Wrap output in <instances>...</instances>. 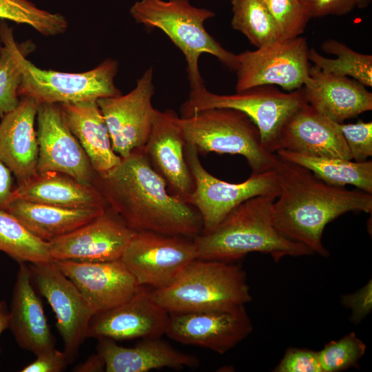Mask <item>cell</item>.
Masks as SVG:
<instances>
[{
    "label": "cell",
    "mask_w": 372,
    "mask_h": 372,
    "mask_svg": "<svg viewBox=\"0 0 372 372\" xmlns=\"http://www.w3.org/2000/svg\"><path fill=\"white\" fill-rule=\"evenodd\" d=\"M96 347L107 372H147L165 367L182 369L199 364L197 357L174 349L160 338H145L134 347H124L114 340L100 338Z\"/></svg>",
    "instance_id": "24"
},
{
    "label": "cell",
    "mask_w": 372,
    "mask_h": 372,
    "mask_svg": "<svg viewBox=\"0 0 372 372\" xmlns=\"http://www.w3.org/2000/svg\"><path fill=\"white\" fill-rule=\"evenodd\" d=\"M171 109L157 111L144 152L153 169L164 179L169 192L184 200L194 189L185 156V141Z\"/></svg>",
    "instance_id": "19"
},
{
    "label": "cell",
    "mask_w": 372,
    "mask_h": 372,
    "mask_svg": "<svg viewBox=\"0 0 372 372\" xmlns=\"http://www.w3.org/2000/svg\"><path fill=\"white\" fill-rule=\"evenodd\" d=\"M168 313L223 311L251 301L245 272L231 262L195 259L167 287L152 291Z\"/></svg>",
    "instance_id": "5"
},
{
    "label": "cell",
    "mask_w": 372,
    "mask_h": 372,
    "mask_svg": "<svg viewBox=\"0 0 372 372\" xmlns=\"http://www.w3.org/2000/svg\"><path fill=\"white\" fill-rule=\"evenodd\" d=\"M107 209L63 208L16 198L5 210L37 238L50 242L90 223Z\"/></svg>",
    "instance_id": "27"
},
{
    "label": "cell",
    "mask_w": 372,
    "mask_h": 372,
    "mask_svg": "<svg viewBox=\"0 0 372 372\" xmlns=\"http://www.w3.org/2000/svg\"><path fill=\"white\" fill-rule=\"evenodd\" d=\"M0 19L28 25L45 37L62 34L68 27L62 14L40 9L28 0H0Z\"/></svg>",
    "instance_id": "32"
},
{
    "label": "cell",
    "mask_w": 372,
    "mask_h": 372,
    "mask_svg": "<svg viewBox=\"0 0 372 372\" xmlns=\"http://www.w3.org/2000/svg\"><path fill=\"white\" fill-rule=\"evenodd\" d=\"M273 371L323 372L318 351L297 348H289Z\"/></svg>",
    "instance_id": "37"
},
{
    "label": "cell",
    "mask_w": 372,
    "mask_h": 372,
    "mask_svg": "<svg viewBox=\"0 0 372 372\" xmlns=\"http://www.w3.org/2000/svg\"><path fill=\"white\" fill-rule=\"evenodd\" d=\"M306 102L302 88L283 92L274 85H260L233 94H217L205 87L191 90L180 107V117L209 108L225 107L245 113L258 127L262 144L276 154L281 131L289 117Z\"/></svg>",
    "instance_id": "8"
},
{
    "label": "cell",
    "mask_w": 372,
    "mask_h": 372,
    "mask_svg": "<svg viewBox=\"0 0 372 372\" xmlns=\"http://www.w3.org/2000/svg\"><path fill=\"white\" fill-rule=\"evenodd\" d=\"M1 43H1V39H0V55H1V49H2V47H3V46L1 45Z\"/></svg>",
    "instance_id": "45"
},
{
    "label": "cell",
    "mask_w": 372,
    "mask_h": 372,
    "mask_svg": "<svg viewBox=\"0 0 372 372\" xmlns=\"http://www.w3.org/2000/svg\"><path fill=\"white\" fill-rule=\"evenodd\" d=\"M136 231L109 207L81 227L50 242L52 260H120Z\"/></svg>",
    "instance_id": "16"
},
{
    "label": "cell",
    "mask_w": 372,
    "mask_h": 372,
    "mask_svg": "<svg viewBox=\"0 0 372 372\" xmlns=\"http://www.w3.org/2000/svg\"><path fill=\"white\" fill-rule=\"evenodd\" d=\"M10 307L9 329L19 347L35 355L55 348L43 307L27 263H19Z\"/></svg>",
    "instance_id": "23"
},
{
    "label": "cell",
    "mask_w": 372,
    "mask_h": 372,
    "mask_svg": "<svg viewBox=\"0 0 372 372\" xmlns=\"http://www.w3.org/2000/svg\"><path fill=\"white\" fill-rule=\"evenodd\" d=\"M153 77L151 67L127 94L96 101L108 128L113 150L122 158L143 148L148 138L158 111L152 103L155 92Z\"/></svg>",
    "instance_id": "13"
},
{
    "label": "cell",
    "mask_w": 372,
    "mask_h": 372,
    "mask_svg": "<svg viewBox=\"0 0 372 372\" xmlns=\"http://www.w3.org/2000/svg\"><path fill=\"white\" fill-rule=\"evenodd\" d=\"M0 39L14 54L22 74L19 97L43 103H75L121 94L114 79L118 63L108 58L94 68L83 72L71 73L38 68L25 57L15 42L13 31L0 19Z\"/></svg>",
    "instance_id": "6"
},
{
    "label": "cell",
    "mask_w": 372,
    "mask_h": 372,
    "mask_svg": "<svg viewBox=\"0 0 372 372\" xmlns=\"http://www.w3.org/2000/svg\"><path fill=\"white\" fill-rule=\"evenodd\" d=\"M17 107L0 121V160L24 183L38 174L39 145L35 123L39 104L20 97Z\"/></svg>",
    "instance_id": "20"
},
{
    "label": "cell",
    "mask_w": 372,
    "mask_h": 372,
    "mask_svg": "<svg viewBox=\"0 0 372 372\" xmlns=\"http://www.w3.org/2000/svg\"><path fill=\"white\" fill-rule=\"evenodd\" d=\"M272 17L280 39L300 36L312 18L302 0H262Z\"/></svg>",
    "instance_id": "33"
},
{
    "label": "cell",
    "mask_w": 372,
    "mask_h": 372,
    "mask_svg": "<svg viewBox=\"0 0 372 372\" xmlns=\"http://www.w3.org/2000/svg\"><path fill=\"white\" fill-rule=\"evenodd\" d=\"M280 149L352 160L349 147L335 122L307 103L299 107L285 124L278 141Z\"/></svg>",
    "instance_id": "22"
},
{
    "label": "cell",
    "mask_w": 372,
    "mask_h": 372,
    "mask_svg": "<svg viewBox=\"0 0 372 372\" xmlns=\"http://www.w3.org/2000/svg\"><path fill=\"white\" fill-rule=\"evenodd\" d=\"M178 123L185 143L193 145L198 154L240 155L254 173L274 169L276 154L264 148L258 127L239 110L205 109L187 117L178 116Z\"/></svg>",
    "instance_id": "7"
},
{
    "label": "cell",
    "mask_w": 372,
    "mask_h": 372,
    "mask_svg": "<svg viewBox=\"0 0 372 372\" xmlns=\"http://www.w3.org/2000/svg\"><path fill=\"white\" fill-rule=\"evenodd\" d=\"M309 50L299 36L238 54L236 91L260 85H279L285 92L302 88L310 81Z\"/></svg>",
    "instance_id": "10"
},
{
    "label": "cell",
    "mask_w": 372,
    "mask_h": 372,
    "mask_svg": "<svg viewBox=\"0 0 372 372\" xmlns=\"http://www.w3.org/2000/svg\"><path fill=\"white\" fill-rule=\"evenodd\" d=\"M253 324L245 306L229 310L169 313L165 335L224 354L245 339Z\"/></svg>",
    "instance_id": "14"
},
{
    "label": "cell",
    "mask_w": 372,
    "mask_h": 372,
    "mask_svg": "<svg viewBox=\"0 0 372 372\" xmlns=\"http://www.w3.org/2000/svg\"><path fill=\"white\" fill-rule=\"evenodd\" d=\"M28 264L32 280L55 314L63 351L70 364L79 355L95 313L76 285L53 260Z\"/></svg>",
    "instance_id": "12"
},
{
    "label": "cell",
    "mask_w": 372,
    "mask_h": 372,
    "mask_svg": "<svg viewBox=\"0 0 372 372\" xmlns=\"http://www.w3.org/2000/svg\"><path fill=\"white\" fill-rule=\"evenodd\" d=\"M36 356V360L24 366L20 372H60L70 364L65 352L55 348Z\"/></svg>",
    "instance_id": "39"
},
{
    "label": "cell",
    "mask_w": 372,
    "mask_h": 372,
    "mask_svg": "<svg viewBox=\"0 0 372 372\" xmlns=\"http://www.w3.org/2000/svg\"><path fill=\"white\" fill-rule=\"evenodd\" d=\"M38 173L60 172L93 185L95 172L71 132L59 104H39L37 113Z\"/></svg>",
    "instance_id": "15"
},
{
    "label": "cell",
    "mask_w": 372,
    "mask_h": 372,
    "mask_svg": "<svg viewBox=\"0 0 372 372\" xmlns=\"http://www.w3.org/2000/svg\"><path fill=\"white\" fill-rule=\"evenodd\" d=\"M275 199L271 196L251 198L232 209L214 229L193 238L196 258L231 262L258 252L278 262L286 256L313 255L306 246L278 231L272 212Z\"/></svg>",
    "instance_id": "3"
},
{
    "label": "cell",
    "mask_w": 372,
    "mask_h": 372,
    "mask_svg": "<svg viewBox=\"0 0 372 372\" xmlns=\"http://www.w3.org/2000/svg\"><path fill=\"white\" fill-rule=\"evenodd\" d=\"M22 74L12 50L3 45L0 55V117L17 107Z\"/></svg>",
    "instance_id": "35"
},
{
    "label": "cell",
    "mask_w": 372,
    "mask_h": 372,
    "mask_svg": "<svg viewBox=\"0 0 372 372\" xmlns=\"http://www.w3.org/2000/svg\"><path fill=\"white\" fill-rule=\"evenodd\" d=\"M310 81L303 87L307 103L331 121L347 119L372 110V93L349 76L323 72L315 65L309 70Z\"/></svg>",
    "instance_id": "21"
},
{
    "label": "cell",
    "mask_w": 372,
    "mask_h": 372,
    "mask_svg": "<svg viewBox=\"0 0 372 372\" xmlns=\"http://www.w3.org/2000/svg\"><path fill=\"white\" fill-rule=\"evenodd\" d=\"M53 262L76 285L95 315L127 300L141 287L121 259Z\"/></svg>",
    "instance_id": "18"
},
{
    "label": "cell",
    "mask_w": 372,
    "mask_h": 372,
    "mask_svg": "<svg viewBox=\"0 0 372 372\" xmlns=\"http://www.w3.org/2000/svg\"><path fill=\"white\" fill-rule=\"evenodd\" d=\"M59 105L95 173L105 172L119 164L122 158L113 150L108 128L96 101Z\"/></svg>",
    "instance_id": "26"
},
{
    "label": "cell",
    "mask_w": 372,
    "mask_h": 372,
    "mask_svg": "<svg viewBox=\"0 0 372 372\" xmlns=\"http://www.w3.org/2000/svg\"><path fill=\"white\" fill-rule=\"evenodd\" d=\"M285 161L310 170L323 181L337 187L352 185L372 194V161L356 162L351 159L300 154L285 149L276 152Z\"/></svg>",
    "instance_id": "28"
},
{
    "label": "cell",
    "mask_w": 372,
    "mask_h": 372,
    "mask_svg": "<svg viewBox=\"0 0 372 372\" xmlns=\"http://www.w3.org/2000/svg\"><path fill=\"white\" fill-rule=\"evenodd\" d=\"M14 187L12 173L0 160V208L6 209L12 199Z\"/></svg>",
    "instance_id": "41"
},
{
    "label": "cell",
    "mask_w": 372,
    "mask_h": 372,
    "mask_svg": "<svg viewBox=\"0 0 372 372\" xmlns=\"http://www.w3.org/2000/svg\"><path fill=\"white\" fill-rule=\"evenodd\" d=\"M335 123L349 147L351 159L356 162L369 160L372 156V122Z\"/></svg>",
    "instance_id": "36"
},
{
    "label": "cell",
    "mask_w": 372,
    "mask_h": 372,
    "mask_svg": "<svg viewBox=\"0 0 372 372\" xmlns=\"http://www.w3.org/2000/svg\"><path fill=\"white\" fill-rule=\"evenodd\" d=\"M196 258L193 238L136 231L121 260L140 286H169Z\"/></svg>",
    "instance_id": "11"
},
{
    "label": "cell",
    "mask_w": 372,
    "mask_h": 372,
    "mask_svg": "<svg viewBox=\"0 0 372 372\" xmlns=\"http://www.w3.org/2000/svg\"><path fill=\"white\" fill-rule=\"evenodd\" d=\"M366 344L354 332L331 341L318 352L323 372H336L357 364L364 355Z\"/></svg>",
    "instance_id": "34"
},
{
    "label": "cell",
    "mask_w": 372,
    "mask_h": 372,
    "mask_svg": "<svg viewBox=\"0 0 372 372\" xmlns=\"http://www.w3.org/2000/svg\"><path fill=\"white\" fill-rule=\"evenodd\" d=\"M231 27L257 48L280 39L278 28L262 0H231Z\"/></svg>",
    "instance_id": "31"
},
{
    "label": "cell",
    "mask_w": 372,
    "mask_h": 372,
    "mask_svg": "<svg viewBox=\"0 0 372 372\" xmlns=\"http://www.w3.org/2000/svg\"><path fill=\"white\" fill-rule=\"evenodd\" d=\"M74 372H101L105 371L104 359L98 352L87 358L83 362L77 364L72 370Z\"/></svg>",
    "instance_id": "42"
},
{
    "label": "cell",
    "mask_w": 372,
    "mask_h": 372,
    "mask_svg": "<svg viewBox=\"0 0 372 372\" xmlns=\"http://www.w3.org/2000/svg\"><path fill=\"white\" fill-rule=\"evenodd\" d=\"M0 251L19 264L52 261L48 242L37 238L14 216L1 208Z\"/></svg>",
    "instance_id": "30"
},
{
    "label": "cell",
    "mask_w": 372,
    "mask_h": 372,
    "mask_svg": "<svg viewBox=\"0 0 372 372\" xmlns=\"http://www.w3.org/2000/svg\"><path fill=\"white\" fill-rule=\"evenodd\" d=\"M322 50L335 55V59L324 57L314 48L309 50L310 62L323 72L350 76L364 86H372V56L358 52L344 43L328 39L321 45Z\"/></svg>",
    "instance_id": "29"
},
{
    "label": "cell",
    "mask_w": 372,
    "mask_h": 372,
    "mask_svg": "<svg viewBox=\"0 0 372 372\" xmlns=\"http://www.w3.org/2000/svg\"><path fill=\"white\" fill-rule=\"evenodd\" d=\"M130 12L136 23L163 31L183 52L191 90L205 87L198 66L202 54L236 70L237 54L224 48L205 28V22L215 16L211 10L195 7L189 0H138Z\"/></svg>",
    "instance_id": "4"
},
{
    "label": "cell",
    "mask_w": 372,
    "mask_h": 372,
    "mask_svg": "<svg viewBox=\"0 0 372 372\" xmlns=\"http://www.w3.org/2000/svg\"><path fill=\"white\" fill-rule=\"evenodd\" d=\"M341 304L351 309V322L360 323L372 310L371 280L355 293L343 295L341 297Z\"/></svg>",
    "instance_id": "38"
},
{
    "label": "cell",
    "mask_w": 372,
    "mask_h": 372,
    "mask_svg": "<svg viewBox=\"0 0 372 372\" xmlns=\"http://www.w3.org/2000/svg\"><path fill=\"white\" fill-rule=\"evenodd\" d=\"M198 155L193 145L185 144V159L195 187L185 201L200 214L203 234L214 229L232 209L244 201L257 196H271L276 198L280 194L274 169L252 172L246 180L231 183L208 172L202 165Z\"/></svg>",
    "instance_id": "9"
},
{
    "label": "cell",
    "mask_w": 372,
    "mask_h": 372,
    "mask_svg": "<svg viewBox=\"0 0 372 372\" xmlns=\"http://www.w3.org/2000/svg\"><path fill=\"white\" fill-rule=\"evenodd\" d=\"M274 169L280 189L272 205L274 226L285 238L314 254L329 256L322 241L329 223L349 211H372V194L330 185L278 156Z\"/></svg>",
    "instance_id": "2"
},
{
    "label": "cell",
    "mask_w": 372,
    "mask_h": 372,
    "mask_svg": "<svg viewBox=\"0 0 372 372\" xmlns=\"http://www.w3.org/2000/svg\"><path fill=\"white\" fill-rule=\"evenodd\" d=\"M311 17L342 16L356 7L357 0H302Z\"/></svg>",
    "instance_id": "40"
},
{
    "label": "cell",
    "mask_w": 372,
    "mask_h": 372,
    "mask_svg": "<svg viewBox=\"0 0 372 372\" xmlns=\"http://www.w3.org/2000/svg\"><path fill=\"white\" fill-rule=\"evenodd\" d=\"M10 320V309L6 302L1 300H0V336L4 331L9 329Z\"/></svg>",
    "instance_id": "43"
},
{
    "label": "cell",
    "mask_w": 372,
    "mask_h": 372,
    "mask_svg": "<svg viewBox=\"0 0 372 372\" xmlns=\"http://www.w3.org/2000/svg\"><path fill=\"white\" fill-rule=\"evenodd\" d=\"M70 209L108 208L100 192L60 172L38 173L17 185L12 199Z\"/></svg>",
    "instance_id": "25"
},
{
    "label": "cell",
    "mask_w": 372,
    "mask_h": 372,
    "mask_svg": "<svg viewBox=\"0 0 372 372\" xmlns=\"http://www.w3.org/2000/svg\"><path fill=\"white\" fill-rule=\"evenodd\" d=\"M108 207L134 231L194 238L202 232L197 209L167 189L143 148L112 169L95 174L93 183Z\"/></svg>",
    "instance_id": "1"
},
{
    "label": "cell",
    "mask_w": 372,
    "mask_h": 372,
    "mask_svg": "<svg viewBox=\"0 0 372 372\" xmlns=\"http://www.w3.org/2000/svg\"><path fill=\"white\" fill-rule=\"evenodd\" d=\"M371 3V0H357L356 6L359 8L364 9L367 8Z\"/></svg>",
    "instance_id": "44"
},
{
    "label": "cell",
    "mask_w": 372,
    "mask_h": 372,
    "mask_svg": "<svg viewBox=\"0 0 372 372\" xmlns=\"http://www.w3.org/2000/svg\"><path fill=\"white\" fill-rule=\"evenodd\" d=\"M169 313L141 286L127 300L94 315L86 338L112 340L161 338L165 333Z\"/></svg>",
    "instance_id": "17"
}]
</instances>
